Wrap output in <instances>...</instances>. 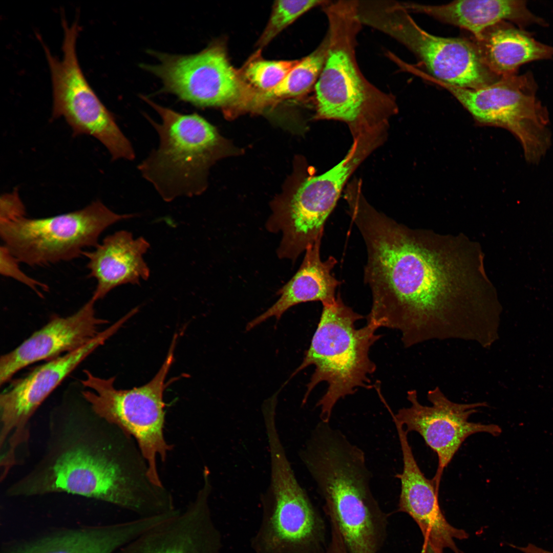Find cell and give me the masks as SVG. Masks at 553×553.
<instances>
[{
	"label": "cell",
	"instance_id": "1",
	"mask_svg": "<svg viewBox=\"0 0 553 553\" xmlns=\"http://www.w3.org/2000/svg\"><path fill=\"white\" fill-rule=\"evenodd\" d=\"M58 493L94 498L139 517L159 515L174 506L171 492L150 479L133 437L97 414L87 401L53 410L44 453L6 491L12 497Z\"/></svg>",
	"mask_w": 553,
	"mask_h": 553
},
{
	"label": "cell",
	"instance_id": "2",
	"mask_svg": "<svg viewBox=\"0 0 553 553\" xmlns=\"http://www.w3.org/2000/svg\"><path fill=\"white\" fill-rule=\"evenodd\" d=\"M360 232L367 251L364 281L372 297L368 322L400 331L406 348L479 338L478 309L457 297L453 274L438 255L382 213L369 218Z\"/></svg>",
	"mask_w": 553,
	"mask_h": 553
},
{
	"label": "cell",
	"instance_id": "3",
	"mask_svg": "<svg viewBox=\"0 0 553 553\" xmlns=\"http://www.w3.org/2000/svg\"><path fill=\"white\" fill-rule=\"evenodd\" d=\"M327 18V56L314 88L315 118L343 122L353 138L388 125L398 108L395 96L368 81L356 56L362 25L357 1H327L322 6Z\"/></svg>",
	"mask_w": 553,
	"mask_h": 553
},
{
	"label": "cell",
	"instance_id": "4",
	"mask_svg": "<svg viewBox=\"0 0 553 553\" xmlns=\"http://www.w3.org/2000/svg\"><path fill=\"white\" fill-rule=\"evenodd\" d=\"M363 317L344 303L339 294L333 302L323 304L309 349L291 376L310 365L315 367L302 404L318 384L327 383V390L316 405L323 422H329L339 399L353 394L359 388L371 387L369 377L375 372L376 365L369 351L380 335L376 334L378 328L369 322L360 328L355 327V323Z\"/></svg>",
	"mask_w": 553,
	"mask_h": 553
},
{
	"label": "cell",
	"instance_id": "5",
	"mask_svg": "<svg viewBox=\"0 0 553 553\" xmlns=\"http://www.w3.org/2000/svg\"><path fill=\"white\" fill-rule=\"evenodd\" d=\"M142 98L161 118L160 123L146 118L157 131L158 147L138 166L163 200L193 197L203 189V177L218 144L213 125L198 114H184Z\"/></svg>",
	"mask_w": 553,
	"mask_h": 553
},
{
	"label": "cell",
	"instance_id": "6",
	"mask_svg": "<svg viewBox=\"0 0 553 553\" xmlns=\"http://www.w3.org/2000/svg\"><path fill=\"white\" fill-rule=\"evenodd\" d=\"M178 335L173 338L167 355L155 376L146 384L128 390L114 386L115 377L101 378L87 370L82 385L87 390L82 398L99 416L117 426L136 441L148 468L152 482L163 484L157 467V459L162 462L173 445L164 435L165 403L164 392L168 383L166 376L174 361V350Z\"/></svg>",
	"mask_w": 553,
	"mask_h": 553
},
{
	"label": "cell",
	"instance_id": "7",
	"mask_svg": "<svg viewBox=\"0 0 553 553\" xmlns=\"http://www.w3.org/2000/svg\"><path fill=\"white\" fill-rule=\"evenodd\" d=\"M362 25L390 36L411 51L433 77L454 86L477 89L499 81L485 65L470 39L433 35L421 28L400 2L358 1Z\"/></svg>",
	"mask_w": 553,
	"mask_h": 553
},
{
	"label": "cell",
	"instance_id": "8",
	"mask_svg": "<svg viewBox=\"0 0 553 553\" xmlns=\"http://www.w3.org/2000/svg\"><path fill=\"white\" fill-rule=\"evenodd\" d=\"M270 478L261 496L262 519L251 539L254 553H321L324 523L298 482L280 435L267 436Z\"/></svg>",
	"mask_w": 553,
	"mask_h": 553
},
{
	"label": "cell",
	"instance_id": "9",
	"mask_svg": "<svg viewBox=\"0 0 553 553\" xmlns=\"http://www.w3.org/2000/svg\"><path fill=\"white\" fill-rule=\"evenodd\" d=\"M419 76L449 91L478 124L511 132L520 143L527 162L538 163L549 149V114L536 97L538 87L531 72L503 76L477 89L450 84L424 72Z\"/></svg>",
	"mask_w": 553,
	"mask_h": 553
},
{
	"label": "cell",
	"instance_id": "10",
	"mask_svg": "<svg viewBox=\"0 0 553 553\" xmlns=\"http://www.w3.org/2000/svg\"><path fill=\"white\" fill-rule=\"evenodd\" d=\"M386 136L384 131L375 129L353 138L341 161L322 174L305 179L290 200L278 208L266 227L270 232L282 234L278 248L282 254L297 258L323 235L325 223L348 180Z\"/></svg>",
	"mask_w": 553,
	"mask_h": 553
},
{
	"label": "cell",
	"instance_id": "11",
	"mask_svg": "<svg viewBox=\"0 0 553 553\" xmlns=\"http://www.w3.org/2000/svg\"><path fill=\"white\" fill-rule=\"evenodd\" d=\"M118 214L99 200L74 211L41 218L26 216L0 223L4 244L19 262L42 266L69 261L95 247L109 227L133 217Z\"/></svg>",
	"mask_w": 553,
	"mask_h": 553
},
{
	"label": "cell",
	"instance_id": "12",
	"mask_svg": "<svg viewBox=\"0 0 553 553\" xmlns=\"http://www.w3.org/2000/svg\"><path fill=\"white\" fill-rule=\"evenodd\" d=\"M62 58L52 54L40 36L51 76L52 118L63 117L74 136H92L108 149L112 159L132 160L135 154L130 141L118 126L113 114L102 103L87 81L76 53L79 31L77 21L69 25L62 16Z\"/></svg>",
	"mask_w": 553,
	"mask_h": 553
},
{
	"label": "cell",
	"instance_id": "13",
	"mask_svg": "<svg viewBox=\"0 0 553 553\" xmlns=\"http://www.w3.org/2000/svg\"><path fill=\"white\" fill-rule=\"evenodd\" d=\"M156 65L143 68L159 77L164 90L199 107L248 109L255 92L230 64L224 45L212 42L192 55L154 53Z\"/></svg>",
	"mask_w": 553,
	"mask_h": 553
},
{
	"label": "cell",
	"instance_id": "14",
	"mask_svg": "<svg viewBox=\"0 0 553 553\" xmlns=\"http://www.w3.org/2000/svg\"><path fill=\"white\" fill-rule=\"evenodd\" d=\"M124 323L119 319L81 348L51 359L16 379L0 395V448L4 459H16L18 448L29 439V421L38 407L89 355Z\"/></svg>",
	"mask_w": 553,
	"mask_h": 553
},
{
	"label": "cell",
	"instance_id": "15",
	"mask_svg": "<svg viewBox=\"0 0 553 553\" xmlns=\"http://www.w3.org/2000/svg\"><path fill=\"white\" fill-rule=\"evenodd\" d=\"M427 398L431 406L420 403L415 390L407 392L409 407L402 408L394 414L388 407L391 416L400 422L408 433L416 432L427 445L437 455L438 463L432 478L439 491L445 467L450 463L464 440L478 433L497 436L501 428L495 424H483L469 421L478 409L487 407L486 402L460 403L450 400L439 387L429 390Z\"/></svg>",
	"mask_w": 553,
	"mask_h": 553
},
{
	"label": "cell",
	"instance_id": "16",
	"mask_svg": "<svg viewBox=\"0 0 553 553\" xmlns=\"http://www.w3.org/2000/svg\"><path fill=\"white\" fill-rule=\"evenodd\" d=\"M183 511L153 526L115 553H220L222 536L209 504L210 478Z\"/></svg>",
	"mask_w": 553,
	"mask_h": 553
},
{
	"label": "cell",
	"instance_id": "17",
	"mask_svg": "<svg viewBox=\"0 0 553 553\" xmlns=\"http://www.w3.org/2000/svg\"><path fill=\"white\" fill-rule=\"evenodd\" d=\"M96 302L91 297L72 314L54 316L16 348L2 355L1 386L24 368L74 351L96 338L100 327L108 323L96 315Z\"/></svg>",
	"mask_w": 553,
	"mask_h": 553
},
{
	"label": "cell",
	"instance_id": "18",
	"mask_svg": "<svg viewBox=\"0 0 553 553\" xmlns=\"http://www.w3.org/2000/svg\"><path fill=\"white\" fill-rule=\"evenodd\" d=\"M395 426L403 460L402 471L395 476L401 485L397 511L413 518L421 530L424 543H428L435 553H444L446 548L453 553H464L455 539H466L469 534L448 522L440 509L435 483L420 470L408 441V433L401 423Z\"/></svg>",
	"mask_w": 553,
	"mask_h": 553
},
{
	"label": "cell",
	"instance_id": "19",
	"mask_svg": "<svg viewBox=\"0 0 553 553\" xmlns=\"http://www.w3.org/2000/svg\"><path fill=\"white\" fill-rule=\"evenodd\" d=\"M150 246L144 238L135 239L131 232L121 230L106 237L94 250H84L89 276L97 283L91 297L97 301L118 286L148 279L150 271L143 255Z\"/></svg>",
	"mask_w": 553,
	"mask_h": 553
},
{
	"label": "cell",
	"instance_id": "20",
	"mask_svg": "<svg viewBox=\"0 0 553 553\" xmlns=\"http://www.w3.org/2000/svg\"><path fill=\"white\" fill-rule=\"evenodd\" d=\"M409 12L422 13L468 31L475 38L501 21H509L521 29L534 24L545 26L542 18L527 7L525 1L458 0L439 5L400 2Z\"/></svg>",
	"mask_w": 553,
	"mask_h": 553
},
{
	"label": "cell",
	"instance_id": "21",
	"mask_svg": "<svg viewBox=\"0 0 553 553\" xmlns=\"http://www.w3.org/2000/svg\"><path fill=\"white\" fill-rule=\"evenodd\" d=\"M153 517L56 533L12 547L4 553H115L156 524Z\"/></svg>",
	"mask_w": 553,
	"mask_h": 553
},
{
	"label": "cell",
	"instance_id": "22",
	"mask_svg": "<svg viewBox=\"0 0 553 553\" xmlns=\"http://www.w3.org/2000/svg\"><path fill=\"white\" fill-rule=\"evenodd\" d=\"M323 236L310 245L305 250L303 261L293 277L278 291V300L259 316L246 326L249 331L270 317L279 320L290 308L297 304L310 301H321L322 304L333 302L335 290L340 284L332 274L331 271L337 263L330 256L323 261L320 248Z\"/></svg>",
	"mask_w": 553,
	"mask_h": 553
},
{
	"label": "cell",
	"instance_id": "23",
	"mask_svg": "<svg viewBox=\"0 0 553 553\" xmlns=\"http://www.w3.org/2000/svg\"><path fill=\"white\" fill-rule=\"evenodd\" d=\"M473 42L483 63L499 76L517 74L528 62L553 57V47L534 39L532 34L507 21H501L485 29Z\"/></svg>",
	"mask_w": 553,
	"mask_h": 553
},
{
	"label": "cell",
	"instance_id": "24",
	"mask_svg": "<svg viewBox=\"0 0 553 553\" xmlns=\"http://www.w3.org/2000/svg\"><path fill=\"white\" fill-rule=\"evenodd\" d=\"M329 44L327 33L317 47L308 55L299 59L276 87L256 94L251 109L262 108L287 98L303 97L313 90L326 60Z\"/></svg>",
	"mask_w": 553,
	"mask_h": 553
},
{
	"label": "cell",
	"instance_id": "25",
	"mask_svg": "<svg viewBox=\"0 0 553 553\" xmlns=\"http://www.w3.org/2000/svg\"><path fill=\"white\" fill-rule=\"evenodd\" d=\"M257 51L238 70L242 80L257 93H264L276 87L299 59L291 60H267L260 57Z\"/></svg>",
	"mask_w": 553,
	"mask_h": 553
},
{
	"label": "cell",
	"instance_id": "26",
	"mask_svg": "<svg viewBox=\"0 0 553 553\" xmlns=\"http://www.w3.org/2000/svg\"><path fill=\"white\" fill-rule=\"evenodd\" d=\"M327 1H276L266 28L257 45L259 49L267 45L277 35L300 16L313 8L321 6Z\"/></svg>",
	"mask_w": 553,
	"mask_h": 553
},
{
	"label": "cell",
	"instance_id": "27",
	"mask_svg": "<svg viewBox=\"0 0 553 553\" xmlns=\"http://www.w3.org/2000/svg\"><path fill=\"white\" fill-rule=\"evenodd\" d=\"M19 261L4 245L0 247V273L1 275L11 278L31 289L37 294L42 296L39 288L44 291L48 290V286L26 274L20 268Z\"/></svg>",
	"mask_w": 553,
	"mask_h": 553
},
{
	"label": "cell",
	"instance_id": "28",
	"mask_svg": "<svg viewBox=\"0 0 553 553\" xmlns=\"http://www.w3.org/2000/svg\"><path fill=\"white\" fill-rule=\"evenodd\" d=\"M26 216V208L16 190L1 196L0 223Z\"/></svg>",
	"mask_w": 553,
	"mask_h": 553
},
{
	"label": "cell",
	"instance_id": "29",
	"mask_svg": "<svg viewBox=\"0 0 553 553\" xmlns=\"http://www.w3.org/2000/svg\"><path fill=\"white\" fill-rule=\"evenodd\" d=\"M326 553H348L342 538L338 532L332 533L331 541Z\"/></svg>",
	"mask_w": 553,
	"mask_h": 553
},
{
	"label": "cell",
	"instance_id": "30",
	"mask_svg": "<svg viewBox=\"0 0 553 553\" xmlns=\"http://www.w3.org/2000/svg\"><path fill=\"white\" fill-rule=\"evenodd\" d=\"M523 553H553V552L544 550L534 544H529L525 547H515Z\"/></svg>",
	"mask_w": 553,
	"mask_h": 553
},
{
	"label": "cell",
	"instance_id": "31",
	"mask_svg": "<svg viewBox=\"0 0 553 553\" xmlns=\"http://www.w3.org/2000/svg\"><path fill=\"white\" fill-rule=\"evenodd\" d=\"M421 553H435L428 543H423Z\"/></svg>",
	"mask_w": 553,
	"mask_h": 553
}]
</instances>
